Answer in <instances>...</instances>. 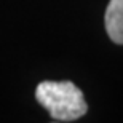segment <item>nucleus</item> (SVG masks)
<instances>
[{
    "mask_svg": "<svg viewBox=\"0 0 123 123\" xmlns=\"http://www.w3.org/2000/svg\"><path fill=\"white\" fill-rule=\"evenodd\" d=\"M35 98L58 122H72L86 114L80 88L72 82H42L35 90Z\"/></svg>",
    "mask_w": 123,
    "mask_h": 123,
    "instance_id": "f257e3e1",
    "label": "nucleus"
},
{
    "mask_svg": "<svg viewBox=\"0 0 123 123\" xmlns=\"http://www.w3.org/2000/svg\"><path fill=\"white\" fill-rule=\"evenodd\" d=\"M105 31L110 40L123 45V0H110L105 10Z\"/></svg>",
    "mask_w": 123,
    "mask_h": 123,
    "instance_id": "f03ea898",
    "label": "nucleus"
}]
</instances>
